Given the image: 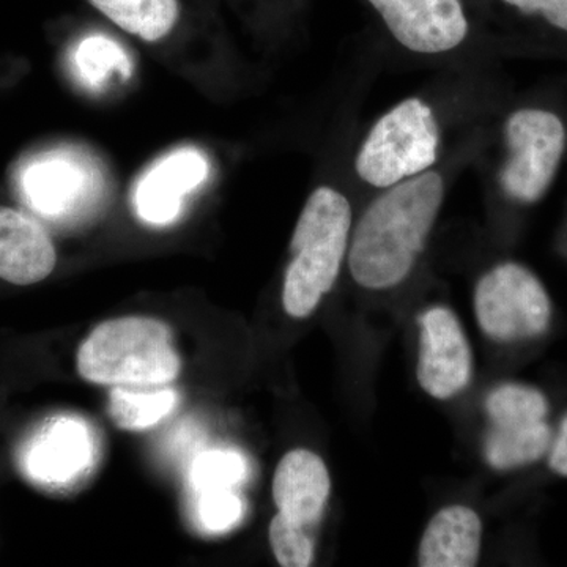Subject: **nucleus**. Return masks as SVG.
I'll use <instances>...</instances> for the list:
<instances>
[{
    "instance_id": "f257e3e1",
    "label": "nucleus",
    "mask_w": 567,
    "mask_h": 567,
    "mask_svg": "<svg viewBox=\"0 0 567 567\" xmlns=\"http://www.w3.org/2000/svg\"><path fill=\"white\" fill-rule=\"evenodd\" d=\"M442 200V177L425 173L391 186L369 205L350 245L354 281L371 290L404 281L423 251Z\"/></svg>"
},
{
    "instance_id": "f03ea898",
    "label": "nucleus",
    "mask_w": 567,
    "mask_h": 567,
    "mask_svg": "<svg viewBox=\"0 0 567 567\" xmlns=\"http://www.w3.org/2000/svg\"><path fill=\"white\" fill-rule=\"evenodd\" d=\"M78 371L96 385L164 386L181 372L173 331L151 317L107 320L78 352Z\"/></svg>"
},
{
    "instance_id": "7ed1b4c3",
    "label": "nucleus",
    "mask_w": 567,
    "mask_h": 567,
    "mask_svg": "<svg viewBox=\"0 0 567 567\" xmlns=\"http://www.w3.org/2000/svg\"><path fill=\"white\" fill-rule=\"evenodd\" d=\"M352 208L334 189H316L306 203L290 244L292 262L284 281L287 315L305 319L315 312L338 279L347 251Z\"/></svg>"
},
{
    "instance_id": "20e7f679",
    "label": "nucleus",
    "mask_w": 567,
    "mask_h": 567,
    "mask_svg": "<svg viewBox=\"0 0 567 567\" xmlns=\"http://www.w3.org/2000/svg\"><path fill=\"white\" fill-rule=\"evenodd\" d=\"M440 130L431 107L412 99L375 123L358 153L357 173L369 185L391 188L436 162Z\"/></svg>"
},
{
    "instance_id": "39448f33",
    "label": "nucleus",
    "mask_w": 567,
    "mask_h": 567,
    "mask_svg": "<svg viewBox=\"0 0 567 567\" xmlns=\"http://www.w3.org/2000/svg\"><path fill=\"white\" fill-rule=\"evenodd\" d=\"M475 312L481 330L498 342L527 341L546 333L551 306L532 271L503 264L477 282Z\"/></svg>"
},
{
    "instance_id": "423d86ee",
    "label": "nucleus",
    "mask_w": 567,
    "mask_h": 567,
    "mask_svg": "<svg viewBox=\"0 0 567 567\" xmlns=\"http://www.w3.org/2000/svg\"><path fill=\"white\" fill-rule=\"evenodd\" d=\"M486 406L492 429L484 453L492 468H520L548 453L551 431L546 421V395L535 388L509 383L492 391Z\"/></svg>"
},
{
    "instance_id": "0eeeda50",
    "label": "nucleus",
    "mask_w": 567,
    "mask_h": 567,
    "mask_svg": "<svg viewBox=\"0 0 567 567\" xmlns=\"http://www.w3.org/2000/svg\"><path fill=\"white\" fill-rule=\"evenodd\" d=\"M509 159L499 174L507 196L536 203L546 194L565 152L566 132L551 112L522 110L506 123Z\"/></svg>"
},
{
    "instance_id": "6e6552de",
    "label": "nucleus",
    "mask_w": 567,
    "mask_h": 567,
    "mask_svg": "<svg viewBox=\"0 0 567 567\" xmlns=\"http://www.w3.org/2000/svg\"><path fill=\"white\" fill-rule=\"evenodd\" d=\"M417 382L429 395L450 399L468 385L472 350L457 317L447 308H432L420 320Z\"/></svg>"
},
{
    "instance_id": "1a4fd4ad",
    "label": "nucleus",
    "mask_w": 567,
    "mask_h": 567,
    "mask_svg": "<svg viewBox=\"0 0 567 567\" xmlns=\"http://www.w3.org/2000/svg\"><path fill=\"white\" fill-rule=\"evenodd\" d=\"M399 43L421 54L454 50L468 33L461 0H368Z\"/></svg>"
},
{
    "instance_id": "9d476101",
    "label": "nucleus",
    "mask_w": 567,
    "mask_h": 567,
    "mask_svg": "<svg viewBox=\"0 0 567 567\" xmlns=\"http://www.w3.org/2000/svg\"><path fill=\"white\" fill-rule=\"evenodd\" d=\"M208 164L203 153L185 148L153 166L141 178L134 193V207L141 219L169 224L182 210V200L205 181Z\"/></svg>"
},
{
    "instance_id": "9b49d317",
    "label": "nucleus",
    "mask_w": 567,
    "mask_h": 567,
    "mask_svg": "<svg viewBox=\"0 0 567 567\" xmlns=\"http://www.w3.org/2000/svg\"><path fill=\"white\" fill-rule=\"evenodd\" d=\"M58 262L44 227L24 213L0 205V279L31 286L47 279Z\"/></svg>"
},
{
    "instance_id": "f8f14e48",
    "label": "nucleus",
    "mask_w": 567,
    "mask_h": 567,
    "mask_svg": "<svg viewBox=\"0 0 567 567\" xmlns=\"http://www.w3.org/2000/svg\"><path fill=\"white\" fill-rule=\"evenodd\" d=\"M331 481L322 458L308 450H293L279 462L274 477V498L282 516L312 527L322 517Z\"/></svg>"
},
{
    "instance_id": "ddd939ff",
    "label": "nucleus",
    "mask_w": 567,
    "mask_h": 567,
    "mask_svg": "<svg viewBox=\"0 0 567 567\" xmlns=\"http://www.w3.org/2000/svg\"><path fill=\"white\" fill-rule=\"evenodd\" d=\"M480 517L466 506L440 511L425 528L417 554L423 567H473L481 550Z\"/></svg>"
},
{
    "instance_id": "4468645a",
    "label": "nucleus",
    "mask_w": 567,
    "mask_h": 567,
    "mask_svg": "<svg viewBox=\"0 0 567 567\" xmlns=\"http://www.w3.org/2000/svg\"><path fill=\"white\" fill-rule=\"evenodd\" d=\"M91 461V442L84 425L58 420L44 427L28 456V468L43 483H66Z\"/></svg>"
},
{
    "instance_id": "2eb2a0df",
    "label": "nucleus",
    "mask_w": 567,
    "mask_h": 567,
    "mask_svg": "<svg viewBox=\"0 0 567 567\" xmlns=\"http://www.w3.org/2000/svg\"><path fill=\"white\" fill-rule=\"evenodd\" d=\"M104 17L144 41L164 39L178 21L177 0H89Z\"/></svg>"
},
{
    "instance_id": "dca6fc26",
    "label": "nucleus",
    "mask_w": 567,
    "mask_h": 567,
    "mask_svg": "<svg viewBox=\"0 0 567 567\" xmlns=\"http://www.w3.org/2000/svg\"><path fill=\"white\" fill-rule=\"evenodd\" d=\"M177 393L163 386H114L110 395V416L125 431H142L173 413Z\"/></svg>"
},
{
    "instance_id": "f3484780",
    "label": "nucleus",
    "mask_w": 567,
    "mask_h": 567,
    "mask_svg": "<svg viewBox=\"0 0 567 567\" xmlns=\"http://www.w3.org/2000/svg\"><path fill=\"white\" fill-rule=\"evenodd\" d=\"M24 186L33 207L43 213H59L74 203L85 182L76 166L54 159L33 166L25 175Z\"/></svg>"
},
{
    "instance_id": "a211bd4d",
    "label": "nucleus",
    "mask_w": 567,
    "mask_h": 567,
    "mask_svg": "<svg viewBox=\"0 0 567 567\" xmlns=\"http://www.w3.org/2000/svg\"><path fill=\"white\" fill-rule=\"evenodd\" d=\"M246 477V462L235 451L213 450L200 454L192 465L189 483L196 494L212 488H234Z\"/></svg>"
},
{
    "instance_id": "6ab92c4d",
    "label": "nucleus",
    "mask_w": 567,
    "mask_h": 567,
    "mask_svg": "<svg viewBox=\"0 0 567 567\" xmlns=\"http://www.w3.org/2000/svg\"><path fill=\"white\" fill-rule=\"evenodd\" d=\"M78 69L82 78L93 85L107 81L111 73L117 71L122 76H128L130 63L125 52L104 37H91L81 43L76 54Z\"/></svg>"
},
{
    "instance_id": "aec40b11",
    "label": "nucleus",
    "mask_w": 567,
    "mask_h": 567,
    "mask_svg": "<svg viewBox=\"0 0 567 567\" xmlns=\"http://www.w3.org/2000/svg\"><path fill=\"white\" fill-rule=\"evenodd\" d=\"M306 527L295 524L281 513L270 524V544L276 561L282 567H306L315 558V544Z\"/></svg>"
},
{
    "instance_id": "412c9836",
    "label": "nucleus",
    "mask_w": 567,
    "mask_h": 567,
    "mask_svg": "<svg viewBox=\"0 0 567 567\" xmlns=\"http://www.w3.org/2000/svg\"><path fill=\"white\" fill-rule=\"evenodd\" d=\"M196 495L197 518L207 532H229L241 520L244 502L234 488H212Z\"/></svg>"
},
{
    "instance_id": "4be33fe9",
    "label": "nucleus",
    "mask_w": 567,
    "mask_h": 567,
    "mask_svg": "<svg viewBox=\"0 0 567 567\" xmlns=\"http://www.w3.org/2000/svg\"><path fill=\"white\" fill-rule=\"evenodd\" d=\"M525 14H540L554 28L567 32V0H503Z\"/></svg>"
},
{
    "instance_id": "5701e85b",
    "label": "nucleus",
    "mask_w": 567,
    "mask_h": 567,
    "mask_svg": "<svg viewBox=\"0 0 567 567\" xmlns=\"http://www.w3.org/2000/svg\"><path fill=\"white\" fill-rule=\"evenodd\" d=\"M550 456H548V465L559 476L567 477V416L563 421L561 427L555 442H551Z\"/></svg>"
}]
</instances>
